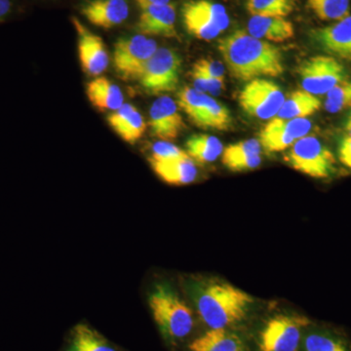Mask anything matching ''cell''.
<instances>
[{"label": "cell", "instance_id": "1", "mask_svg": "<svg viewBox=\"0 0 351 351\" xmlns=\"http://www.w3.org/2000/svg\"><path fill=\"white\" fill-rule=\"evenodd\" d=\"M218 50L230 75L240 82L277 77L285 71L283 54L277 46L245 31L219 39Z\"/></svg>", "mask_w": 351, "mask_h": 351}, {"label": "cell", "instance_id": "2", "mask_svg": "<svg viewBox=\"0 0 351 351\" xmlns=\"http://www.w3.org/2000/svg\"><path fill=\"white\" fill-rule=\"evenodd\" d=\"M195 306L209 329H235L250 315L254 299L225 281H208L195 293Z\"/></svg>", "mask_w": 351, "mask_h": 351}, {"label": "cell", "instance_id": "3", "mask_svg": "<svg viewBox=\"0 0 351 351\" xmlns=\"http://www.w3.org/2000/svg\"><path fill=\"white\" fill-rule=\"evenodd\" d=\"M149 306L159 331L169 343L184 341L195 329L193 311L170 286L157 284L149 293Z\"/></svg>", "mask_w": 351, "mask_h": 351}, {"label": "cell", "instance_id": "4", "mask_svg": "<svg viewBox=\"0 0 351 351\" xmlns=\"http://www.w3.org/2000/svg\"><path fill=\"white\" fill-rule=\"evenodd\" d=\"M311 321L297 313H279L263 323L256 332L257 351H301L302 338Z\"/></svg>", "mask_w": 351, "mask_h": 351}, {"label": "cell", "instance_id": "5", "mask_svg": "<svg viewBox=\"0 0 351 351\" xmlns=\"http://www.w3.org/2000/svg\"><path fill=\"white\" fill-rule=\"evenodd\" d=\"M284 159L297 172L314 179H328L336 173L334 154L314 136L307 135L298 140Z\"/></svg>", "mask_w": 351, "mask_h": 351}, {"label": "cell", "instance_id": "6", "mask_svg": "<svg viewBox=\"0 0 351 351\" xmlns=\"http://www.w3.org/2000/svg\"><path fill=\"white\" fill-rule=\"evenodd\" d=\"M157 49L156 41L142 34L119 38L113 48L115 73L125 82L140 80L145 66Z\"/></svg>", "mask_w": 351, "mask_h": 351}, {"label": "cell", "instance_id": "7", "mask_svg": "<svg viewBox=\"0 0 351 351\" xmlns=\"http://www.w3.org/2000/svg\"><path fill=\"white\" fill-rule=\"evenodd\" d=\"M182 59L177 51L158 48L147 64L138 82L151 95L172 93L178 89L182 73Z\"/></svg>", "mask_w": 351, "mask_h": 351}, {"label": "cell", "instance_id": "8", "mask_svg": "<svg viewBox=\"0 0 351 351\" xmlns=\"http://www.w3.org/2000/svg\"><path fill=\"white\" fill-rule=\"evenodd\" d=\"M284 100L285 95L280 87L265 78L247 82L239 94V106L243 112L261 120L276 117Z\"/></svg>", "mask_w": 351, "mask_h": 351}, {"label": "cell", "instance_id": "9", "mask_svg": "<svg viewBox=\"0 0 351 351\" xmlns=\"http://www.w3.org/2000/svg\"><path fill=\"white\" fill-rule=\"evenodd\" d=\"M298 73L302 89L315 96L326 95L346 77L343 64L330 55H317L304 60Z\"/></svg>", "mask_w": 351, "mask_h": 351}, {"label": "cell", "instance_id": "10", "mask_svg": "<svg viewBox=\"0 0 351 351\" xmlns=\"http://www.w3.org/2000/svg\"><path fill=\"white\" fill-rule=\"evenodd\" d=\"M311 121L307 119H280L276 117L263 127L258 134L261 147L267 154L290 149L301 138L308 135Z\"/></svg>", "mask_w": 351, "mask_h": 351}, {"label": "cell", "instance_id": "11", "mask_svg": "<svg viewBox=\"0 0 351 351\" xmlns=\"http://www.w3.org/2000/svg\"><path fill=\"white\" fill-rule=\"evenodd\" d=\"M140 15L136 29L145 36L177 38V12L173 3H154L149 0H136Z\"/></svg>", "mask_w": 351, "mask_h": 351}, {"label": "cell", "instance_id": "12", "mask_svg": "<svg viewBox=\"0 0 351 351\" xmlns=\"http://www.w3.org/2000/svg\"><path fill=\"white\" fill-rule=\"evenodd\" d=\"M73 25L77 34L78 58L80 66L87 75L98 77L105 73L110 64L107 48L101 36L90 32L76 18H73Z\"/></svg>", "mask_w": 351, "mask_h": 351}, {"label": "cell", "instance_id": "13", "mask_svg": "<svg viewBox=\"0 0 351 351\" xmlns=\"http://www.w3.org/2000/svg\"><path fill=\"white\" fill-rule=\"evenodd\" d=\"M149 127L154 137L165 142L174 141L181 135L186 123L179 106L171 97L161 96L152 103Z\"/></svg>", "mask_w": 351, "mask_h": 351}, {"label": "cell", "instance_id": "14", "mask_svg": "<svg viewBox=\"0 0 351 351\" xmlns=\"http://www.w3.org/2000/svg\"><path fill=\"white\" fill-rule=\"evenodd\" d=\"M311 38L330 56L351 61V16L311 32Z\"/></svg>", "mask_w": 351, "mask_h": 351}, {"label": "cell", "instance_id": "15", "mask_svg": "<svg viewBox=\"0 0 351 351\" xmlns=\"http://www.w3.org/2000/svg\"><path fill=\"white\" fill-rule=\"evenodd\" d=\"M82 13L92 25L108 29L125 22L129 5L126 0H92L83 6Z\"/></svg>", "mask_w": 351, "mask_h": 351}, {"label": "cell", "instance_id": "16", "mask_svg": "<svg viewBox=\"0 0 351 351\" xmlns=\"http://www.w3.org/2000/svg\"><path fill=\"white\" fill-rule=\"evenodd\" d=\"M149 161L157 177L170 186H186L197 178V167L188 154L175 158Z\"/></svg>", "mask_w": 351, "mask_h": 351}, {"label": "cell", "instance_id": "17", "mask_svg": "<svg viewBox=\"0 0 351 351\" xmlns=\"http://www.w3.org/2000/svg\"><path fill=\"white\" fill-rule=\"evenodd\" d=\"M189 351H249V346L237 330L209 329L189 343Z\"/></svg>", "mask_w": 351, "mask_h": 351}, {"label": "cell", "instance_id": "18", "mask_svg": "<svg viewBox=\"0 0 351 351\" xmlns=\"http://www.w3.org/2000/svg\"><path fill=\"white\" fill-rule=\"evenodd\" d=\"M108 122L112 130L130 145L141 140L147 130L144 117L131 104H124L119 110L110 113Z\"/></svg>", "mask_w": 351, "mask_h": 351}, {"label": "cell", "instance_id": "19", "mask_svg": "<svg viewBox=\"0 0 351 351\" xmlns=\"http://www.w3.org/2000/svg\"><path fill=\"white\" fill-rule=\"evenodd\" d=\"M247 32L267 43H284L295 36L294 25L286 18L262 16H252L247 24Z\"/></svg>", "mask_w": 351, "mask_h": 351}, {"label": "cell", "instance_id": "20", "mask_svg": "<svg viewBox=\"0 0 351 351\" xmlns=\"http://www.w3.org/2000/svg\"><path fill=\"white\" fill-rule=\"evenodd\" d=\"M301 351H351V341L341 332L324 327H307Z\"/></svg>", "mask_w": 351, "mask_h": 351}, {"label": "cell", "instance_id": "21", "mask_svg": "<svg viewBox=\"0 0 351 351\" xmlns=\"http://www.w3.org/2000/svg\"><path fill=\"white\" fill-rule=\"evenodd\" d=\"M86 95L92 106L101 112H115L124 105L121 89L104 76H98L88 82Z\"/></svg>", "mask_w": 351, "mask_h": 351}, {"label": "cell", "instance_id": "22", "mask_svg": "<svg viewBox=\"0 0 351 351\" xmlns=\"http://www.w3.org/2000/svg\"><path fill=\"white\" fill-rule=\"evenodd\" d=\"M64 351L121 350L93 328L85 323H80L71 330Z\"/></svg>", "mask_w": 351, "mask_h": 351}, {"label": "cell", "instance_id": "23", "mask_svg": "<svg viewBox=\"0 0 351 351\" xmlns=\"http://www.w3.org/2000/svg\"><path fill=\"white\" fill-rule=\"evenodd\" d=\"M322 103L315 95L306 90H295L285 98L276 117L280 119H307L318 112Z\"/></svg>", "mask_w": 351, "mask_h": 351}, {"label": "cell", "instance_id": "24", "mask_svg": "<svg viewBox=\"0 0 351 351\" xmlns=\"http://www.w3.org/2000/svg\"><path fill=\"white\" fill-rule=\"evenodd\" d=\"M184 152L195 164L205 165L215 162L221 156L223 145L215 136L195 134L186 140Z\"/></svg>", "mask_w": 351, "mask_h": 351}, {"label": "cell", "instance_id": "25", "mask_svg": "<svg viewBox=\"0 0 351 351\" xmlns=\"http://www.w3.org/2000/svg\"><path fill=\"white\" fill-rule=\"evenodd\" d=\"M177 97L179 108L188 115L191 123L197 125L211 96L202 93L193 87L186 86L180 90Z\"/></svg>", "mask_w": 351, "mask_h": 351}, {"label": "cell", "instance_id": "26", "mask_svg": "<svg viewBox=\"0 0 351 351\" xmlns=\"http://www.w3.org/2000/svg\"><path fill=\"white\" fill-rule=\"evenodd\" d=\"M196 126L218 131L230 130L232 127V113L223 104L211 97Z\"/></svg>", "mask_w": 351, "mask_h": 351}, {"label": "cell", "instance_id": "27", "mask_svg": "<svg viewBox=\"0 0 351 351\" xmlns=\"http://www.w3.org/2000/svg\"><path fill=\"white\" fill-rule=\"evenodd\" d=\"M297 0H247L246 9L252 16L286 18L294 12Z\"/></svg>", "mask_w": 351, "mask_h": 351}, {"label": "cell", "instance_id": "28", "mask_svg": "<svg viewBox=\"0 0 351 351\" xmlns=\"http://www.w3.org/2000/svg\"><path fill=\"white\" fill-rule=\"evenodd\" d=\"M182 23L191 36L200 40L211 41L221 34V29L209 21L201 17L186 5L182 8Z\"/></svg>", "mask_w": 351, "mask_h": 351}, {"label": "cell", "instance_id": "29", "mask_svg": "<svg viewBox=\"0 0 351 351\" xmlns=\"http://www.w3.org/2000/svg\"><path fill=\"white\" fill-rule=\"evenodd\" d=\"M184 5L218 27L221 32H225L230 25V16L221 4L212 0H189Z\"/></svg>", "mask_w": 351, "mask_h": 351}, {"label": "cell", "instance_id": "30", "mask_svg": "<svg viewBox=\"0 0 351 351\" xmlns=\"http://www.w3.org/2000/svg\"><path fill=\"white\" fill-rule=\"evenodd\" d=\"M307 5L321 21H341L350 16V0H306Z\"/></svg>", "mask_w": 351, "mask_h": 351}, {"label": "cell", "instance_id": "31", "mask_svg": "<svg viewBox=\"0 0 351 351\" xmlns=\"http://www.w3.org/2000/svg\"><path fill=\"white\" fill-rule=\"evenodd\" d=\"M261 154H262V147L258 140L249 138V140L240 141L239 143L228 145L225 147L221 154V162L225 167H228L233 162L248 158V157L261 156Z\"/></svg>", "mask_w": 351, "mask_h": 351}, {"label": "cell", "instance_id": "32", "mask_svg": "<svg viewBox=\"0 0 351 351\" xmlns=\"http://www.w3.org/2000/svg\"><path fill=\"white\" fill-rule=\"evenodd\" d=\"M328 112L338 113L351 108V82L343 80L326 94L324 103Z\"/></svg>", "mask_w": 351, "mask_h": 351}, {"label": "cell", "instance_id": "33", "mask_svg": "<svg viewBox=\"0 0 351 351\" xmlns=\"http://www.w3.org/2000/svg\"><path fill=\"white\" fill-rule=\"evenodd\" d=\"M191 80H193V88L202 92V93H209L212 96H218L225 89V80L221 78H215L212 76L198 71V69H191Z\"/></svg>", "mask_w": 351, "mask_h": 351}, {"label": "cell", "instance_id": "34", "mask_svg": "<svg viewBox=\"0 0 351 351\" xmlns=\"http://www.w3.org/2000/svg\"><path fill=\"white\" fill-rule=\"evenodd\" d=\"M186 152L182 151L172 143L160 141L152 145V154L149 160H162V159L175 158L186 156Z\"/></svg>", "mask_w": 351, "mask_h": 351}, {"label": "cell", "instance_id": "35", "mask_svg": "<svg viewBox=\"0 0 351 351\" xmlns=\"http://www.w3.org/2000/svg\"><path fill=\"white\" fill-rule=\"evenodd\" d=\"M193 69H198L206 75L215 78H221L225 80L226 69L223 64L219 60L212 59V58H203L198 60L193 66Z\"/></svg>", "mask_w": 351, "mask_h": 351}, {"label": "cell", "instance_id": "36", "mask_svg": "<svg viewBox=\"0 0 351 351\" xmlns=\"http://www.w3.org/2000/svg\"><path fill=\"white\" fill-rule=\"evenodd\" d=\"M339 161L351 169V137L346 136L341 141L339 147Z\"/></svg>", "mask_w": 351, "mask_h": 351}, {"label": "cell", "instance_id": "37", "mask_svg": "<svg viewBox=\"0 0 351 351\" xmlns=\"http://www.w3.org/2000/svg\"><path fill=\"white\" fill-rule=\"evenodd\" d=\"M11 10L10 0H0V20L3 19Z\"/></svg>", "mask_w": 351, "mask_h": 351}, {"label": "cell", "instance_id": "38", "mask_svg": "<svg viewBox=\"0 0 351 351\" xmlns=\"http://www.w3.org/2000/svg\"><path fill=\"white\" fill-rule=\"evenodd\" d=\"M346 130L348 132V135L351 137V112L350 114L348 115V119H346Z\"/></svg>", "mask_w": 351, "mask_h": 351}, {"label": "cell", "instance_id": "39", "mask_svg": "<svg viewBox=\"0 0 351 351\" xmlns=\"http://www.w3.org/2000/svg\"><path fill=\"white\" fill-rule=\"evenodd\" d=\"M149 1L154 2V3H170L171 0H149Z\"/></svg>", "mask_w": 351, "mask_h": 351}]
</instances>
